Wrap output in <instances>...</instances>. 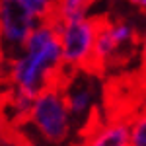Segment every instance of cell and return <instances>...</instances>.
<instances>
[{
	"label": "cell",
	"mask_w": 146,
	"mask_h": 146,
	"mask_svg": "<svg viewBox=\"0 0 146 146\" xmlns=\"http://www.w3.org/2000/svg\"><path fill=\"white\" fill-rule=\"evenodd\" d=\"M66 70L56 16L39 22L23 49L8 60L10 86L33 98L49 86L64 82Z\"/></svg>",
	"instance_id": "obj_1"
},
{
	"label": "cell",
	"mask_w": 146,
	"mask_h": 146,
	"mask_svg": "<svg viewBox=\"0 0 146 146\" xmlns=\"http://www.w3.org/2000/svg\"><path fill=\"white\" fill-rule=\"evenodd\" d=\"M27 123H31L35 133L49 146L66 144L72 133V113L68 109V101L64 96V86L53 84L39 92L33 100V107Z\"/></svg>",
	"instance_id": "obj_2"
},
{
	"label": "cell",
	"mask_w": 146,
	"mask_h": 146,
	"mask_svg": "<svg viewBox=\"0 0 146 146\" xmlns=\"http://www.w3.org/2000/svg\"><path fill=\"white\" fill-rule=\"evenodd\" d=\"M58 20V35L62 45V58L68 70H92L94 64V47L100 29L101 18H76V20Z\"/></svg>",
	"instance_id": "obj_3"
},
{
	"label": "cell",
	"mask_w": 146,
	"mask_h": 146,
	"mask_svg": "<svg viewBox=\"0 0 146 146\" xmlns=\"http://www.w3.org/2000/svg\"><path fill=\"white\" fill-rule=\"evenodd\" d=\"M39 20L20 0H0V53L10 60L23 49Z\"/></svg>",
	"instance_id": "obj_4"
},
{
	"label": "cell",
	"mask_w": 146,
	"mask_h": 146,
	"mask_svg": "<svg viewBox=\"0 0 146 146\" xmlns=\"http://www.w3.org/2000/svg\"><path fill=\"white\" fill-rule=\"evenodd\" d=\"M82 146H131V125L127 119H115L92 131Z\"/></svg>",
	"instance_id": "obj_5"
},
{
	"label": "cell",
	"mask_w": 146,
	"mask_h": 146,
	"mask_svg": "<svg viewBox=\"0 0 146 146\" xmlns=\"http://www.w3.org/2000/svg\"><path fill=\"white\" fill-rule=\"evenodd\" d=\"M64 96L68 101V109L72 113L74 121H84L96 105V90L88 82H76V84H64Z\"/></svg>",
	"instance_id": "obj_6"
},
{
	"label": "cell",
	"mask_w": 146,
	"mask_h": 146,
	"mask_svg": "<svg viewBox=\"0 0 146 146\" xmlns=\"http://www.w3.org/2000/svg\"><path fill=\"white\" fill-rule=\"evenodd\" d=\"M119 55H121V47L117 45V41H115V37L111 33V20L101 18L98 37H96V47H94V64H92V70H101L109 62H113Z\"/></svg>",
	"instance_id": "obj_7"
},
{
	"label": "cell",
	"mask_w": 146,
	"mask_h": 146,
	"mask_svg": "<svg viewBox=\"0 0 146 146\" xmlns=\"http://www.w3.org/2000/svg\"><path fill=\"white\" fill-rule=\"evenodd\" d=\"M111 33H113V37H115V41H117V45L121 47V51L133 47L136 41H138V33H136L135 25L125 22V20L111 22Z\"/></svg>",
	"instance_id": "obj_8"
},
{
	"label": "cell",
	"mask_w": 146,
	"mask_h": 146,
	"mask_svg": "<svg viewBox=\"0 0 146 146\" xmlns=\"http://www.w3.org/2000/svg\"><path fill=\"white\" fill-rule=\"evenodd\" d=\"M92 6L90 0H58L56 16L60 20H76L88 16V8Z\"/></svg>",
	"instance_id": "obj_9"
},
{
	"label": "cell",
	"mask_w": 146,
	"mask_h": 146,
	"mask_svg": "<svg viewBox=\"0 0 146 146\" xmlns=\"http://www.w3.org/2000/svg\"><path fill=\"white\" fill-rule=\"evenodd\" d=\"M131 125V146H146V107L140 109L133 119Z\"/></svg>",
	"instance_id": "obj_10"
},
{
	"label": "cell",
	"mask_w": 146,
	"mask_h": 146,
	"mask_svg": "<svg viewBox=\"0 0 146 146\" xmlns=\"http://www.w3.org/2000/svg\"><path fill=\"white\" fill-rule=\"evenodd\" d=\"M20 2H23L39 20H51L56 16L58 0H20Z\"/></svg>",
	"instance_id": "obj_11"
},
{
	"label": "cell",
	"mask_w": 146,
	"mask_h": 146,
	"mask_svg": "<svg viewBox=\"0 0 146 146\" xmlns=\"http://www.w3.org/2000/svg\"><path fill=\"white\" fill-rule=\"evenodd\" d=\"M20 144V135L14 131L12 123L8 121L4 105L0 103V146H18Z\"/></svg>",
	"instance_id": "obj_12"
},
{
	"label": "cell",
	"mask_w": 146,
	"mask_h": 146,
	"mask_svg": "<svg viewBox=\"0 0 146 146\" xmlns=\"http://www.w3.org/2000/svg\"><path fill=\"white\" fill-rule=\"evenodd\" d=\"M133 6H135L136 10H140V12H144L146 14V0H129Z\"/></svg>",
	"instance_id": "obj_13"
},
{
	"label": "cell",
	"mask_w": 146,
	"mask_h": 146,
	"mask_svg": "<svg viewBox=\"0 0 146 146\" xmlns=\"http://www.w3.org/2000/svg\"><path fill=\"white\" fill-rule=\"evenodd\" d=\"M140 55H142V64L146 68V29H144V35H142V47H140Z\"/></svg>",
	"instance_id": "obj_14"
},
{
	"label": "cell",
	"mask_w": 146,
	"mask_h": 146,
	"mask_svg": "<svg viewBox=\"0 0 146 146\" xmlns=\"http://www.w3.org/2000/svg\"><path fill=\"white\" fill-rule=\"evenodd\" d=\"M18 146H39L37 142H33V140H29V138H25V136L20 135V144Z\"/></svg>",
	"instance_id": "obj_15"
},
{
	"label": "cell",
	"mask_w": 146,
	"mask_h": 146,
	"mask_svg": "<svg viewBox=\"0 0 146 146\" xmlns=\"http://www.w3.org/2000/svg\"><path fill=\"white\" fill-rule=\"evenodd\" d=\"M90 2H92V4H94V2H100V0H90Z\"/></svg>",
	"instance_id": "obj_16"
},
{
	"label": "cell",
	"mask_w": 146,
	"mask_h": 146,
	"mask_svg": "<svg viewBox=\"0 0 146 146\" xmlns=\"http://www.w3.org/2000/svg\"><path fill=\"white\" fill-rule=\"evenodd\" d=\"M0 56H2V53H0Z\"/></svg>",
	"instance_id": "obj_17"
}]
</instances>
